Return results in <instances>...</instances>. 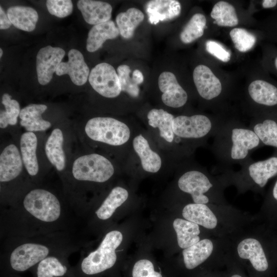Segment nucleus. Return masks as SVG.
I'll return each mask as SVG.
<instances>
[{"instance_id":"nucleus-22","label":"nucleus","mask_w":277,"mask_h":277,"mask_svg":"<svg viewBox=\"0 0 277 277\" xmlns=\"http://www.w3.org/2000/svg\"><path fill=\"white\" fill-rule=\"evenodd\" d=\"M63 143V131L61 129L56 128L52 131L45 146V151L48 161L58 172L64 171L66 167Z\"/></svg>"},{"instance_id":"nucleus-24","label":"nucleus","mask_w":277,"mask_h":277,"mask_svg":"<svg viewBox=\"0 0 277 277\" xmlns=\"http://www.w3.org/2000/svg\"><path fill=\"white\" fill-rule=\"evenodd\" d=\"M133 147L140 157L142 168L145 171L151 173L159 171L162 166L161 158L151 150L148 142L142 134L134 138Z\"/></svg>"},{"instance_id":"nucleus-13","label":"nucleus","mask_w":277,"mask_h":277,"mask_svg":"<svg viewBox=\"0 0 277 277\" xmlns=\"http://www.w3.org/2000/svg\"><path fill=\"white\" fill-rule=\"evenodd\" d=\"M158 85L163 93L162 100L166 105L178 108L186 104L187 93L179 84L173 73L168 71L162 72L159 77Z\"/></svg>"},{"instance_id":"nucleus-8","label":"nucleus","mask_w":277,"mask_h":277,"mask_svg":"<svg viewBox=\"0 0 277 277\" xmlns=\"http://www.w3.org/2000/svg\"><path fill=\"white\" fill-rule=\"evenodd\" d=\"M236 261L249 277H269L270 265L261 242L254 236L240 239L236 247Z\"/></svg>"},{"instance_id":"nucleus-19","label":"nucleus","mask_w":277,"mask_h":277,"mask_svg":"<svg viewBox=\"0 0 277 277\" xmlns=\"http://www.w3.org/2000/svg\"><path fill=\"white\" fill-rule=\"evenodd\" d=\"M146 11L150 24L172 19L181 13V6L175 0H153L146 5Z\"/></svg>"},{"instance_id":"nucleus-46","label":"nucleus","mask_w":277,"mask_h":277,"mask_svg":"<svg viewBox=\"0 0 277 277\" xmlns=\"http://www.w3.org/2000/svg\"><path fill=\"white\" fill-rule=\"evenodd\" d=\"M272 195L273 199L277 201V180L275 182L272 189Z\"/></svg>"},{"instance_id":"nucleus-41","label":"nucleus","mask_w":277,"mask_h":277,"mask_svg":"<svg viewBox=\"0 0 277 277\" xmlns=\"http://www.w3.org/2000/svg\"><path fill=\"white\" fill-rule=\"evenodd\" d=\"M226 277H249L244 271L242 266L234 260H227Z\"/></svg>"},{"instance_id":"nucleus-37","label":"nucleus","mask_w":277,"mask_h":277,"mask_svg":"<svg viewBox=\"0 0 277 277\" xmlns=\"http://www.w3.org/2000/svg\"><path fill=\"white\" fill-rule=\"evenodd\" d=\"M131 70L127 65H120L117 68L122 91L127 93L133 97H136L139 95L140 88L132 74L131 76Z\"/></svg>"},{"instance_id":"nucleus-29","label":"nucleus","mask_w":277,"mask_h":277,"mask_svg":"<svg viewBox=\"0 0 277 277\" xmlns=\"http://www.w3.org/2000/svg\"><path fill=\"white\" fill-rule=\"evenodd\" d=\"M176 233L179 246L187 248L199 242L200 229L199 225L185 219L177 218L173 223Z\"/></svg>"},{"instance_id":"nucleus-4","label":"nucleus","mask_w":277,"mask_h":277,"mask_svg":"<svg viewBox=\"0 0 277 277\" xmlns=\"http://www.w3.org/2000/svg\"><path fill=\"white\" fill-rule=\"evenodd\" d=\"M114 173L112 163L97 153L81 155L73 161L70 175L64 179V193L80 220L87 186L90 183H105L112 177Z\"/></svg>"},{"instance_id":"nucleus-45","label":"nucleus","mask_w":277,"mask_h":277,"mask_svg":"<svg viewBox=\"0 0 277 277\" xmlns=\"http://www.w3.org/2000/svg\"><path fill=\"white\" fill-rule=\"evenodd\" d=\"M204 277H226V275L225 273L211 271L207 272Z\"/></svg>"},{"instance_id":"nucleus-40","label":"nucleus","mask_w":277,"mask_h":277,"mask_svg":"<svg viewBox=\"0 0 277 277\" xmlns=\"http://www.w3.org/2000/svg\"><path fill=\"white\" fill-rule=\"evenodd\" d=\"M207 51L218 60L228 62L231 57L230 52L222 44L212 40H209L205 44Z\"/></svg>"},{"instance_id":"nucleus-7","label":"nucleus","mask_w":277,"mask_h":277,"mask_svg":"<svg viewBox=\"0 0 277 277\" xmlns=\"http://www.w3.org/2000/svg\"><path fill=\"white\" fill-rule=\"evenodd\" d=\"M123 234L117 230L106 233L98 247L84 256L80 262V271L85 275H95L114 266L116 249L122 243Z\"/></svg>"},{"instance_id":"nucleus-43","label":"nucleus","mask_w":277,"mask_h":277,"mask_svg":"<svg viewBox=\"0 0 277 277\" xmlns=\"http://www.w3.org/2000/svg\"><path fill=\"white\" fill-rule=\"evenodd\" d=\"M132 74L138 85L143 82L144 76L142 73L139 70L135 69L133 71Z\"/></svg>"},{"instance_id":"nucleus-16","label":"nucleus","mask_w":277,"mask_h":277,"mask_svg":"<svg viewBox=\"0 0 277 277\" xmlns=\"http://www.w3.org/2000/svg\"><path fill=\"white\" fill-rule=\"evenodd\" d=\"M68 62L60 63L56 74L59 76L68 74L75 85H84L89 78L90 71L82 53L76 49H72L68 52Z\"/></svg>"},{"instance_id":"nucleus-38","label":"nucleus","mask_w":277,"mask_h":277,"mask_svg":"<svg viewBox=\"0 0 277 277\" xmlns=\"http://www.w3.org/2000/svg\"><path fill=\"white\" fill-rule=\"evenodd\" d=\"M46 6L51 14L60 18L69 15L73 10V4L70 0H48Z\"/></svg>"},{"instance_id":"nucleus-17","label":"nucleus","mask_w":277,"mask_h":277,"mask_svg":"<svg viewBox=\"0 0 277 277\" xmlns=\"http://www.w3.org/2000/svg\"><path fill=\"white\" fill-rule=\"evenodd\" d=\"M213 205L212 208L207 204L190 203L183 209L184 219L194 223L207 229L216 230L220 225L219 219L216 215Z\"/></svg>"},{"instance_id":"nucleus-27","label":"nucleus","mask_w":277,"mask_h":277,"mask_svg":"<svg viewBox=\"0 0 277 277\" xmlns=\"http://www.w3.org/2000/svg\"><path fill=\"white\" fill-rule=\"evenodd\" d=\"M7 14L14 27L27 32L32 31L35 28L38 18L36 11L29 7H11L7 10Z\"/></svg>"},{"instance_id":"nucleus-31","label":"nucleus","mask_w":277,"mask_h":277,"mask_svg":"<svg viewBox=\"0 0 277 277\" xmlns=\"http://www.w3.org/2000/svg\"><path fill=\"white\" fill-rule=\"evenodd\" d=\"M148 124L153 128H157L160 136L169 143L174 138L172 128L174 116L162 109H153L147 114Z\"/></svg>"},{"instance_id":"nucleus-30","label":"nucleus","mask_w":277,"mask_h":277,"mask_svg":"<svg viewBox=\"0 0 277 277\" xmlns=\"http://www.w3.org/2000/svg\"><path fill=\"white\" fill-rule=\"evenodd\" d=\"M262 144L277 148V120L269 117L257 118L249 125Z\"/></svg>"},{"instance_id":"nucleus-42","label":"nucleus","mask_w":277,"mask_h":277,"mask_svg":"<svg viewBox=\"0 0 277 277\" xmlns=\"http://www.w3.org/2000/svg\"><path fill=\"white\" fill-rule=\"evenodd\" d=\"M12 23L10 21L7 14L1 6L0 7V29L1 30L8 29Z\"/></svg>"},{"instance_id":"nucleus-47","label":"nucleus","mask_w":277,"mask_h":277,"mask_svg":"<svg viewBox=\"0 0 277 277\" xmlns=\"http://www.w3.org/2000/svg\"><path fill=\"white\" fill-rule=\"evenodd\" d=\"M274 63H275V67H276V69H277V57H276L275 58V62H274Z\"/></svg>"},{"instance_id":"nucleus-21","label":"nucleus","mask_w":277,"mask_h":277,"mask_svg":"<svg viewBox=\"0 0 277 277\" xmlns=\"http://www.w3.org/2000/svg\"><path fill=\"white\" fill-rule=\"evenodd\" d=\"M84 20L89 24L96 25L110 21L112 7L108 3L91 0H80L77 3Z\"/></svg>"},{"instance_id":"nucleus-3","label":"nucleus","mask_w":277,"mask_h":277,"mask_svg":"<svg viewBox=\"0 0 277 277\" xmlns=\"http://www.w3.org/2000/svg\"><path fill=\"white\" fill-rule=\"evenodd\" d=\"M213 137L212 151L219 168L242 166L251 159V153L263 145L249 126L233 120L225 121Z\"/></svg>"},{"instance_id":"nucleus-44","label":"nucleus","mask_w":277,"mask_h":277,"mask_svg":"<svg viewBox=\"0 0 277 277\" xmlns=\"http://www.w3.org/2000/svg\"><path fill=\"white\" fill-rule=\"evenodd\" d=\"M277 4L276 0H264L262 6L264 8H270L274 7Z\"/></svg>"},{"instance_id":"nucleus-39","label":"nucleus","mask_w":277,"mask_h":277,"mask_svg":"<svg viewBox=\"0 0 277 277\" xmlns=\"http://www.w3.org/2000/svg\"><path fill=\"white\" fill-rule=\"evenodd\" d=\"M132 275V277H163L160 272L155 271L152 263L146 259L135 263Z\"/></svg>"},{"instance_id":"nucleus-9","label":"nucleus","mask_w":277,"mask_h":277,"mask_svg":"<svg viewBox=\"0 0 277 277\" xmlns=\"http://www.w3.org/2000/svg\"><path fill=\"white\" fill-rule=\"evenodd\" d=\"M84 131L90 140L114 146L124 144L130 136L126 124L110 117L90 118L85 124Z\"/></svg>"},{"instance_id":"nucleus-33","label":"nucleus","mask_w":277,"mask_h":277,"mask_svg":"<svg viewBox=\"0 0 277 277\" xmlns=\"http://www.w3.org/2000/svg\"><path fill=\"white\" fill-rule=\"evenodd\" d=\"M214 23L219 26L234 27L239 23L234 7L228 2L220 1L213 6L210 13Z\"/></svg>"},{"instance_id":"nucleus-23","label":"nucleus","mask_w":277,"mask_h":277,"mask_svg":"<svg viewBox=\"0 0 277 277\" xmlns=\"http://www.w3.org/2000/svg\"><path fill=\"white\" fill-rule=\"evenodd\" d=\"M128 195L125 188L120 186L114 187L95 210L94 217L100 221L110 220L116 210L127 200Z\"/></svg>"},{"instance_id":"nucleus-20","label":"nucleus","mask_w":277,"mask_h":277,"mask_svg":"<svg viewBox=\"0 0 277 277\" xmlns=\"http://www.w3.org/2000/svg\"><path fill=\"white\" fill-rule=\"evenodd\" d=\"M47 109L44 104H31L21 109L19 124L27 132L44 131L51 127L50 122L44 120L42 115Z\"/></svg>"},{"instance_id":"nucleus-12","label":"nucleus","mask_w":277,"mask_h":277,"mask_svg":"<svg viewBox=\"0 0 277 277\" xmlns=\"http://www.w3.org/2000/svg\"><path fill=\"white\" fill-rule=\"evenodd\" d=\"M65 54L64 49L50 46L41 48L36 55V67L38 83L48 84Z\"/></svg>"},{"instance_id":"nucleus-48","label":"nucleus","mask_w":277,"mask_h":277,"mask_svg":"<svg viewBox=\"0 0 277 277\" xmlns=\"http://www.w3.org/2000/svg\"><path fill=\"white\" fill-rule=\"evenodd\" d=\"M2 55H3V50H2V49L1 48V49H0V57H2Z\"/></svg>"},{"instance_id":"nucleus-32","label":"nucleus","mask_w":277,"mask_h":277,"mask_svg":"<svg viewBox=\"0 0 277 277\" xmlns=\"http://www.w3.org/2000/svg\"><path fill=\"white\" fill-rule=\"evenodd\" d=\"M144 19L143 13L135 8H130L125 12L119 13L116 23L120 34L124 38H131L135 28Z\"/></svg>"},{"instance_id":"nucleus-26","label":"nucleus","mask_w":277,"mask_h":277,"mask_svg":"<svg viewBox=\"0 0 277 277\" xmlns=\"http://www.w3.org/2000/svg\"><path fill=\"white\" fill-rule=\"evenodd\" d=\"M251 100L259 105L272 107L277 105V87L263 80L252 82L248 88Z\"/></svg>"},{"instance_id":"nucleus-14","label":"nucleus","mask_w":277,"mask_h":277,"mask_svg":"<svg viewBox=\"0 0 277 277\" xmlns=\"http://www.w3.org/2000/svg\"><path fill=\"white\" fill-rule=\"evenodd\" d=\"M214 250V241L207 238L203 239L196 244L184 249L182 253L185 268L188 270H193L206 262H209L213 268L217 266L210 261V258L214 259L213 254Z\"/></svg>"},{"instance_id":"nucleus-18","label":"nucleus","mask_w":277,"mask_h":277,"mask_svg":"<svg viewBox=\"0 0 277 277\" xmlns=\"http://www.w3.org/2000/svg\"><path fill=\"white\" fill-rule=\"evenodd\" d=\"M37 138L34 132H25L21 136L19 151L24 166L29 176L36 177L39 173L36 155Z\"/></svg>"},{"instance_id":"nucleus-1","label":"nucleus","mask_w":277,"mask_h":277,"mask_svg":"<svg viewBox=\"0 0 277 277\" xmlns=\"http://www.w3.org/2000/svg\"><path fill=\"white\" fill-rule=\"evenodd\" d=\"M80 223L66 196L32 185L10 205L1 207L0 239L76 233Z\"/></svg>"},{"instance_id":"nucleus-6","label":"nucleus","mask_w":277,"mask_h":277,"mask_svg":"<svg viewBox=\"0 0 277 277\" xmlns=\"http://www.w3.org/2000/svg\"><path fill=\"white\" fill-rule=\"evenodd\" d=\"M177 185L183 192L189 194L193 203L209 204L224 202V186L218 177L207 172L191 169L185 172L179 179Z\"/></svg>"},{"instance_id":"nucleus-2","label":"nucleus","mask_w":277,"mask_h":277,"mask_svg":"<svg viewBox=\"0 0 277 277\" xmlns=\"http://www.w3.org/2000/svg\"><path fill=\"white\" fill-rule=\"evenodd\" d=\"M84 246L81 232L11 236L1 240V259L12 270L23 272L50 256L69 255Z\"/></svg>"},{"instance_id":"nucleus-5","label":"nucleus","mask_w":277,"mask_h":277,"mask_svg":"<svg viewBox=\"0 0 277 277\" xmlns=\"http://www.w3.org/2000/svg\"><path fill=\"white\" fill-rule=\"evenodd\" d=\"M222 173L217 176L223 185H234L240 192L263 188L268 181L277 174V155L255 161L251 158L234 171L230 168H220Z\"/></svg>"},{"instance_id":"nucleus-10","label":"nucleus","mask_w":277,"mask_h":277,"mask_svg":"<svg viewBox=\"0 0 277 277\" xmlns=\"http://www.w3.org/2000/svg\"><path fill=\"white\" fill-rule=\"evenodd\" d=\"M224 122L202 114L182 115L174 117L172 128L174 135L180 138L205 140L214 136Z\"/></svg>"},{"instance_id":"nucleus-34","label":"nucleus","mask_w":277,"mask_h":277,"mask_svg":"<svg viewBox=\"0 0 277 277\" xmlns=\"http://www.w3.org/2000/svg\"><path fill=\"white\" fill-rule=\"evenodd\" d=\"M206 18L201 13L194 14L181 32L180 37L185 44L191 43L204 34Z\"/></svg>"},{"instance_id":"nucleus-28","label":"nucleus","mask_w":277,"mask_h":277,"mask_svg":"<svg viewBox=\"0 0 277 277\" xmlns=\"http://www.w3.org/2000/svg\"><path fill=\"white\" fill-rule=\"evenodd\" d=\"M68 256L53 255L43 260L36 265V277L65 276L69 271L67 264Z\"/></svg>"},{"instance_id":"nucleus-36","label":"nucleus","mask_w":277,"mask_h":277,"mask_svg":"<svg viewBox=\"0 0 277 277\" xmlns=\"http://www.w3.org/2000/svg\"><path fill=\"white\" fill-rule=\"evenodd\" d=\"M229 35L235 48L241 52L250 50L256 42L255 36L244 28H234Z\"/></svg>"},{"instance_id":"nucleus-11","label":"nucleus","mask_w":277,"mask_h":277,"mask_svg":"<svg viewBox=\"0 0 277 277\" xmlns=\"http://www.w3.org/2000/svg\"><path fill=\"white\" fill-rule=\"evenodd\" d=\"M88 80L92 88L104 97L114 98L122 91L117 73L109 64L96 65L90 71Z\"/></svg>"},{"instance_id":"nucleus-35","label":"nucleus","mask_w":277,"mask_h":277,"mask_svg":"<svg viewBox=\"0 0 277 277\" xmlns=\"http://www.w3.org/2000/svg\"><path fill=\"white\" fill-rule=\"evenodd\" d=\"M2 103L4 106L5 110H1L0 128L5 129L9 125H15L21 110L18 102L6 93L2 96Z\"/></svg>"},{"instance_id":"nucleus-25","label":"nucleus","mask_w":277,"mask_h":277,"mask_svg":"<svg viewBox=\"0 0 277 277\" xmlns=\"http://www.w3.org/2000/svg\"><path fill=\"white\" fill-rule=\"evenodd\" d=\"M119 34L118 28L112 21L94 25L88 34L87 50L90 52H95L106 40L115 38Z\"/></svg>"},{"instance_id":"nucleus-15","label":"nucleus","mask_w":277,"mask_h":277,"mask_svg":"<svg viewBox=\"0 0 277 277\" xmlns=\"http://www.w3.org/2000/svg\"><path fill=\"white\" fill-rule=\"evenodd\" d=\"M193 78L198 93L205 100L213 101L221 95L222 84L208 67L204 65L196 66Z\"/></svg>"}]
</instances>
